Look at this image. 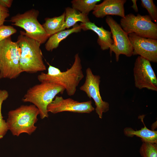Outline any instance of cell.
<instances>
[{"mask_svg":"<svg viewBox=\"0 0 157 157\" xmlns=\"http://www.w3.org/2000/svg\"><path fill=\"white\" fill-rule=\"evenodd\" d=\"M81 60L78 53L74 56V62L70 68L62 72L58 68L49 65L47 73L42 72L38 76L40 82L56 84L63 86L69 96L74 95L76 88L84 77Z\"/></svg>","mask_w":157,"mask_h":157,"instance_id":"cell-1","label":"cell"},{"mask_svg":"<svg viewBox=\"0 0 157 157\" xmlns=\"http://www.w3.org/2000/svg\"><path fill=\"white\" fill-rule=\"evenodd\" d=\"M17 42L21 49L19 65L22 72L34 73L46 69L40 44L20 32Z\"/></svg>","mask_w":157,"mask_h":157,"instance_id":"cell-2","label":"cell"},{"mask_svg":"<svg viewBox=\"0 0 157 157\" xmlns=\"http://www.w3.org/2000/svg\"><path fill=\"white\" fill-rule=\"evenodd\" d=\"M39 114L38 109L33 104L22 105L10 110L6 121L8 130L14 136H18L23 133L31 135L37 128L35 124Z\"/></svg>","mask_w":157,"mask_h":157,"instance_id":"cell-3","label":"cell"},{"mask_svg":"<svg viewBox=\"0 0 157 157\" xmlns=\"http://www.w3.org/2000/svg\"><path fill=\"white\" fill-rule=\"evenodd\" d=\"M65 88L60 85L48 82H42L30 88L22 99L24 102H29L39 110L41 119L49 117L47 107L56 95L63 94Z\"/></svg>","mask_w":157,"mask_h":157,"instance_id":"cell-4","label":"cell"},{"mask_svg":"<svg viewBox=\"0 0 157 157\" xmlns=\"http://www.w3.org/2000/svg\"><path fill=\"white\" fill-rule=\"evenodd\" d=\"M21 52L11 36L0 41V79H15L22 72L19 65Z\"/></svg>","mask_w":157,"mask_h":157,"instance_id":"cell-5","label":"cell"},{"mask_svg":"<svg viewBox=\"0 0 157 157\" xmlns=\"http://www.w3.org/2000/svg\"><path fill=\"white\" fill-rule=\"evenodd\" d=\"M39 14L38 10L32 9L12 17L10 21L12 23V25L22 28L25 31L20 32L41 45L45 43L50 36L38 21L37 19Z\"/></svg>","mask_w":157,"mask_h":157,"instance_id":"cell-6","label":"cell"},{"mask_svg":"<svg viewBox=\"0 0 157 157\" xmlns=\"http://www.w3.org/2000/svg\"><path fill=\"white\" fill-rule=\"evenodd\" d=\"M149 15H125L120 20V26L128 35L134 33L140 37L157 39V24Z\"/></svg>","mask_w":157,"mask_h":157,"instance_id":"cell-7","label":"cell"},{"mask_svg":"<svg viewBox=\"0 0 157 157\" xmlns=\"http://www.w3.org/2000/svg\"><path fill=\"white\" fill-rule=\"evenodd\" d=\"M106 21L110 28L111 38L113 41V44L109 49L110 55L113 52L115 53L117 62L119 61L120 54L131 57L132 56L133 49L128 35L111 16H106Z\"/></svg>","mask_w":157,"mask_h":157,"instance_id":"cell-8","label":"cell"},{"mask_svg":"<svg viewBox=\"0 0 157 157\" xmlns=\"http://www.w3.org/2000/svg\"><path fill=\"white\" fill-rule=\"evenodd\" d=\"M133 71L136 88L157 91V78L149 61L138 56L135 61Z\"/></svg>","mask_w":157,"mask_h":157,"instance_id":"cell-9","label":"cell"},{"mask_svg":"<svg viewBox=\"0 0 157 157\" xmlns=\"http://www.w3.org/2000/svg\"><path fill=\"white\" fill-rule=\"evenodd\" d=\"M85 72V81L80 87V89L85 92L90 99H93L96 106V112L99 118L102 119L103 113L109 110V104L108 102L103 100L100 94V77L94 74L89 67L86 69Z\"/></svg>","mask_w":157,"mask_h":157,"instance_id":"cell-10","label":"cell"},{"mask_svg":"<svg viewBox=\"0 0 157 157\" xmlns=\"http://www.w3.org/2000/svg\"><path fill=\"white\" fill-rule=\"evenodd\" d=\"M91 100L79 102L70 98L56 96L47 107L48 112L56 114L63 112L90 113L94 110Z\"/></svg>","mask_w":157,"mask_h":157,"instance_id":"cell-11","label":"cell"},{"mask_svg":"<svg viewBox=\"0 0 157 157\" xmlns=\"http://www.w3.org/2000/svg\"><path fill=\"white\" fill-rule=\"evenodd\" d=\"M133 48L132 55H139L150 62H157V40L142 37L132 33L128 35Z\"/></svg>","mask_w":157,"mask_h":157,"instance_id":"cell-12","label":"cell"},{"mask_svg":"<svg viewBox=\"0 0 157 157\" xmlns=\"http://www.w3.org/2000/svg\"><path fill=\"white\" fill-rule=\"evenodd\" d=\"M126 0H104L101 3L96 4L92 14L97 18H103L109 15L125 17L124 5Z\"/></svg>","mask_w":157,"mask_h":157,"instance_id":"cell-13","label":"cell"},{"mask_svg":"<svg viewBox=\"0 0 157 157\" xmlns=\"http://www.w3.org/2000/svg\"><path fill=\"white\" fill-rule=\"evenodd\" d=\"M82 30L84 31L89 30L92 31L96 33L98 36L97 42L102 50H108L113 43L112 33L104 29L102 26L99 27L90 21L88 22L80 24Z\"/></svg>","mask_w":157,"mask_h":157,"instance_id":"cell-14","label":"cell"},{"mask_svg":"<svg viewBox=\"0 0 157 157\" xmlns=\"http://www.w3.org/2000/svg\"><path fill=\"white\" fill-rule=\"evenodd\" d=\"M144 117V115L139 116L144 125L143 127L138 130H135L131 127H126L124 130V134L128 137L135 136L140 137L142 142L157 144V131L149 130L146 127L143 122Z\"/></svg>","mask_w":157,"mask_h":157,"instance_id":"cell-15","label":"cell"},{"mask_svg":"<svg viewBox=\"0 0 157 157\" xmlns=\"http://www.w3.org/2000/svg\"><path fill=\"white\" fill-rule=\"evenodd\" d=\"M81 30L80 25L77 23L71 28L63 30L53 34L47 40L45 44V49L48 51H52L58 47L62 41L69 35L74 33L80 32Z\"/></svg>","mask_w":157,"mask_h":157,"instance_id":"cell-16","label":"cell"},{"mask_svg":"<svg viewBox=\"0 0 157 157\" xmlns=\"http://www.w3.org/2000/svg\"><path fill=\"white\" fill-rule=\"evenodd\" d=\"M65 13L53 17H47L42 26L46 33L50 36L66 29L65 24Z\"/></svg>","mask_w":157,"mask_h":157,"instance_id":"cell-17","label":"cell"},{"mask_svg":"<svg viewBox=\"0 0 157 157\" xmlns=\"http://www.w3.org/2000/svg\"><path fill=\"white\" fill-rule=\"evenodd\" d=\"M65 24L66 28L69 29L80 22L84 23L90 21L88 15L82 13L72 7L65 9Z\"/></svg>","mask_w":157,"mask_h":157,"instance_id":"cell-18","label":"cell"},{"mask_svg":"<svg viewBox=\"0 0 157 157\" xmlns=\"http://www.w3.org/2000/svg\"><path fill=\"white\" fill-rule=\"evenodd\" d=\"M100 0H73L71 1L72 8L78 12L88 15L93 10Z\"/></svg>","mask_w":157,"mask_h":157,"instance_id":"cell-19","label":"cell"},{"mask_svg":"<svg viewBox=\"0 0 157 157\" xmlns=\"http://www.w3.org/2000/svg\"><path fill=\"white\" fill-rule=\"evenodd\" d=\"M8 96V92L7 90H0V139L3 137L8 130L6 122L3 119L1 113L2 104Z\"/></svg>","mask_w":157,"mask_h":157,"instance_id":"cell-20","label":"cell"},{"mask_svg":"<svg viewBox=\"0 0 157 157\" xmlns=\"http://www.w3.org/2000/svg\"><path fill=\"white\" fill-rule=\"evenodd\" d=\"M139 152L142 157H157V144L142 142Z\"/></svg>","mask_w":157,"mask_h":157,"instance_id":"cell-21","label":"cell"},{"mask_svg":"<svg viewBox=\"0 0 157 157\" xmlns=\"http://www.w3.org/2000/svg\"><path fill=\"white\" fill-rule=\"evenodd\" d=\"M141 5L148 11L149 15L156 23L157 22V8L153 0H141Z\"/></svg>","mask_w":157,"mask_h":157,"instance_id":"cell-22","label":"cell"},{"mask_svg":"<svg viewBox=\"0 0 157 157\" xmlns=\"http://www.w3.org/2000/svg\"><path fill=\"white\" fill-rule=\"evenodd\" d=\"M17 30L13 26H0V41L7 38L16 33Z\"/></svg>","mask_w":157,"mask_h":157,"instance_id":"cell-23","label":"cell"},{"mask_svg":"<svg viewBox=\"0 0 157 157\" xmlns=\"http://www.w3.org/2000/svg\"><path fill=\"white\" fill-rule=\"evenodd\" d=\"M10 16L8 8H5L0 5V26L3 25L6 19Z\"/></svg>","mask_w":157,"mask_h":157,"instance_id":"cell-24","label":"cell"},{"mask_svg":"<svg viewBox=\"0 0 157 157\" xmlns=\"http://www.w3.org/2000/svg\"><path fill=\"white\" fill-rule=\"evenodd\" d=\"M13 1V0H0V5L8 8L11 6Z\"/></svg>","mask_w":157,"mask_h":157,"instance_id":"cell-25","label":"cell"},{"mask_svg":"<svg viewBox=\"0 0 157 157\" xmlns=\"http://www.w3.org/2000/svg\"><path fill=\"white\" fill-rule=\"evenodd\" d=\"M131 1L133 4L131 6V7L132 8L135 12H138V9L136 3L137 1V0H132Z\"/></svg>","mask_w":157,"mask_h":157,"instance_id":"cell-26","label":"cell"}]
</instances>
